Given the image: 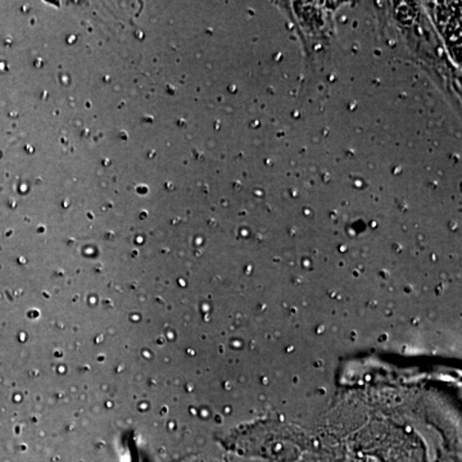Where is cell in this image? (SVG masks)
<instances>
[{"instance_id":"cell-1","label":"cell","mask_w":462,"mask_h":462,"mask_svg":"<svg viewBox=\"0 0 462 462\" xmlns=\"http://www.w3.org/2000/svg\"><path fill=\"white\" fill-rule=\"evenodd\" d=\"M436 21L445 36L449 51L456 58L461 56V7L457 3L438 5Z\"/></svg>"}]
</instances>
